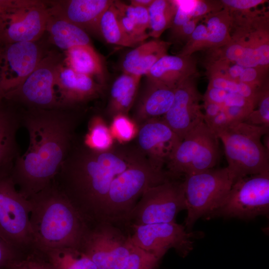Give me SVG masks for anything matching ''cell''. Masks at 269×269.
<instances>
[{
    "instance_id": "obj_14",
    "label": "cell",
    "mask_w": 269,
    "mask_h": 269,
    "mask_svg": "<svg viewBox=\"0 0 269 269\" xmlns=\"http://www.w3.org/2000/svg\"><path fill=\"white\" fill-rule=\"evenodd\" d=\"M49 15L48 2L37 0L0 10V45L37 41L46 31Z\"/></svg>"
},
{
    "instance_id": "obj_36",
    "label": "cell",
    "mask_w": 269,
    "mask_h": 269,
    "mask_svg": "<svg viewBox=\"0 0 269 269\" xmlns=\"http://www.w3.org/2000/svg\"><path fill=\"white\" fill-rule=\"evenodd\" d=\"M160 259L133 245L128 261L122 269H156Z\"/></svg>"
},
{
    "instance_id": "obj_25",
    "label": "cell",
    "mask_w": 269,
    "mask_h": 269,
    "mask_svg": "<svg viewBox=\"0 0 269 269\" xmlns=\"http://www.w3.org/2000/svg\"><path fill=\"white\" fill-rule=\"evenodd\" d=\"M64 53L65 65L78 73L92 77L104 85L106 80L104 66L93 45L74 46Z\"/></svg>"
},
{
    "instance_id": "obj_5",
    "label": "cell",
    "mask_w": 269,
    "mask_h": 269,
    "mask_svg": "<svg viewBox=\"0 0 269 269\" xmlns=\"http://www.w3.org/2000/svg\"><path fill=\"white\" fill-rule=\"evenodd\" d=\"M168 172L152 165L144 156L112 182L103 208V221L123 226L137 200L149 187L170 179Z\"/></svg>"
},
{
    "instance_id": "obj_40",
    "label": "cell",
    "mask_w": 269,
    "mask_h": 269,
    "mask_svg": "<svg viewBox=\"0 0 269 269\" xmlns=\"http://www.w3.org/2000/svg\"><path fill=\"white\" fill-rule=\"evenodd\" d=\"M176 5V11L174 17L171 31L181 27L192 19L191 12L195 5L196 0H174Z\"/></svg>"
},
{
    "instance_id": "obj_12",
    "label": "cell",
    "mask_w": 269,
    "mask_h": 269,
    "mask_svg": "<svg viewBox=\"0 0 269 269\" xmlns=\"http://www.w3.org/2000/svg\"><path fill=\"white\" fill-rule=\"evenodd\" d=\"M269 212V172L239 179L234 182L222 204L209 216L251 220Z\"/></svg>"
},
{
    "instance_id": "obj_16",
    "label": "cell",
    "mask_w": 269,
    "mask_h": 269,
    "mask_svg": "<svg viewBox=\"0 0 269 269\" xmlns=\"http://www.w3.org/2000/svg\"><path fill=\"white\" fill-rule=\"evenodd\" d=\"M47 52L37 41L0 47V102L24 80Z\"/></svg>"
},
{
    "instance_id": "obj_50",
    "label": "cell",
    "mask_w": 269,
    "mask_h": 269,
    "mask_svg": "<svg viewBox=\"0 0 269 269\" xmlns=\"http://www.w3.org/2000/svg\"><path fill=\"white\" fill-rule=\"evenodd\" d=\"M34 0H0V10L10 7L28 5Z\"/></svg>"
},
{
    "instance_id": "obj_44",
    "label": "cell",
    "mask_w": 269,
    "mask_h": 269,
    "mask_svg": "<svg viewBox=\"0 0 269 269\" xmlns=\"http://www.w3.org/2000/svg\"><path fill=\"white\" fill-rule=\"evenodd\" d=\"M199 20V19L192 18L179 28L171 31L173 39L179 41H187L195 30Z\"/></svg>"
},
{
    "instance_id": "obj_29",
    "label": "cell",
    "mask_w": 269,
    "mask_h": 269,
    "mask_svg": "<svg viewBox=\"0 0 269 269\" xmlns=\"http://www.w3.org/2000/svg\"><path fill=\"white\" fill-rule=\"evenodd\" d=\"M204 18L207 30L206 49H218L231 41L232 18L228 9L224 8Z\"/></svg>"
},
{
    "instance_id": "obj_21",
    "label": "cell",
    "mask_w": 269,
    "mask_h": 269,
    "mask_svg": "<svg viewBox=\"0 0 269 269\" xmlns=\"http://www.w3.org/2000/svg\"><path fill=\"white\" fill-rule=\"evenodd\" d=\"M21 126V109L7 101L0 102V178L10 175L20 155L16 135Z\"/></svg>"
},
{
    "instance_id": "obj_13",
    "label": "cell",
    "mask_w": 269,
    "mask_h": 269,
    "mask_svg": "<svg viewBox=\"0 0 269 269\" xmlns=\"http://www.w3.org/2000/svg\"><path fill=\"white\" fill-rule=\"evenodd\" d=\"M231 15V39L238 42L244 50V58L240 66L260 67L269 70V14L256 11L239 12Z\"/></svg>"
},
{
    "instance_id": "obj_26",
    "label": "cell",
    "mask_w": 269,
    "mask_h": 269,
    "mask_svg": "<svg viewBox=\"0 0 269 269\" xmlns=\"http://www.w3.org/2000/svg\"><path fill=\"white\" fill-rule=\"evenodd\" d=\"M46 31L51 42L64 51L74 46L92 45L90 37L85 31L50 13Z\"/></svg>"
},
{
    "instance_id": "obj_20",
    "label": "cell",
    "mask_w": 269,
    "mask_h": 269,
    "mask_svg": "<svg viewBox=\"0 0 269 269\" xmlns=\"http://www.w3.org/2000/svg\"><path fill=\"white\" fill-rule=\"evenodd\" d=\"M112 0H68L48 2L50 13L81 28L99 34V24Z\"/></svg>"
},
{
    "instance_id": "obj_47",
    "label": "cell",
    "mask_w": 269,
    "mask_h": 269,
    "mask_svg": "<svg viewBox=\"0 0 269 269\" xmlns=\"http://www.w3.org/2000/svg\"><path fill=\"white\" fill-rule=\"evenodd\" d=\"M234 106L249 108L254 110L256 105L238 94L228 92L223 107Z\"/></svg>"
},
{
    "instance_id": "obj_34",
    "label": "cell",
    "mask_w": 269,
    "mask_h": 269,
    "mask_svg": "<svg viewBox=\"0 0 269 269\" xmlns=\"http://www.w3.org/2000/svg\"><path fill=\"white\" fill-rule=\"evenodd\" d=\"M113 117L109 128L114 139L123 143L131 141L137 135L138 129L127 115L118 114Z\"/></svg>"
},
{
    "instance_id": "obj_51",
    "label": "cell",
    "mask_w": 269,
    "mask_h": 269,
    "mask_svg": "<svg viewBox=\"0 0 269 269\" xmlns=\"http://www.w3.org/2000/svg\"><path fill=\"white\" fill-rule=\"evenodd\" d=\"M153 0H132L130 4L133 5L148 8L152 3Z\"/></svg>"
},
{
    "instance_id": "obj_19",
    "label": "cell",
    "mask_w": 269,
    "mask_h": 269,
    "mask_svg": "<svg viewBox=\"0 0 269 269\" xmlns=\"http://www.w3.org/2000/svg\"><path fill=\"white\" fill-rule=\"evenodd\" d=\"M136 136L141 152L146 155L152 165L161 169L181 142L171 129L158 118L143 122Z\"/></svg>"
},
{
    "instance_id": "obj_37",
    "label": "cell",
    "mask_w": 269,
    "mask_h": 269,
    "mask_svg": "<svg viewBox=\"0 0 269 269\" xmlns=\"http://www.w3.org/2000/svg\"><path fill=\"white\" fill-rule=\"evenodd\" d=\"M114 4L121 13L130 18L141 31L147 33L149 28L148 8L127 4L123 2L114 0Z\"/></svg>"
},
{
    "instance_id": "obj_32",
    "label": "cell",
    "mask_w": 269,
    "mask_h": 269,
    "mask_svg": "<svg viewBox=\"0 0 269 269\" xmlns=\"http://www.w3.org/2000/svg\"><path fill=\"white\" fill-rule=\"evenodd\" d=\"M113 142L110 128L103 118L99 116L91 118L83 144L92 150L104 151L112 148Z\"/></svg>"
},
{
    "instance_id": "obj_39",
    "label": "cell",
    "mask_w": 269,
    "mask_h": 269,
    "mask_svg": "<svg viewBox=\"0 0 269 269\" xmlns=\"http://www.w3.org/2000/svg\"><path fill=\"white\" fill-rule=\"evenodd\" d=\"M207 30L204 24L197 25L178 55L191 56L201 50L206 49Z\"/></svg>"
},
{
    "instance_id": "obj_43",
    "label": "cell",
    "mask_w": 269,
    "mask_h": 269,
    "mask_svg": "<svg viewBox=\"0 0 269 269\" xmlns=\"http://www.w3.org/2000/svg\"><path fill=\"white\" fill-rule=\"evenodd\" d=\"M264 0H222L224 8L230 11L245 12L267 2Z\"/></svg>"
},
{
    "instance_id": "obj_4",
    "label": "cell",
    "mask_w": 269,
    "mask_h": 269,
    "mask_svg": "<svg viewBox=\"0 0 269 269\" xmlns=\"http://www.w3.org/2000/svg\"><path fill=\"white\" fill-rule=\"evenodd\" d=\"M269 127L245 122L232 124L216 134L222 142L227 166L234 182L251 175L269 172V150L262 142Z\"/></svg>"
},
{
    "instance_id": "obj_8",
    "label": "cell",
    "mask_w": 269,
    "mask_h": 269,
    "mask_svg": "<svg viewBox=\"0 0 269 269\" xmlns=\"http://www.w3.org/2000/svg\"><path fill=\"white\" fill-rule=\"evenodd\" d=\"M182 182L171 179L147 189L126 217L123 226L175 222L177 214L186 210Z\"/></svg>"
},
{
    "instance_id": "obj_17",
    "label": "cell",
    "mask_w": 269,
    "mask_h": 269,
    "mask_svg": "<svg viewBox=\"0 0 269 269\" xmlns=\"http://www.w3.org/2000/svg\"><path fill=\"white\" fill-rule=\"evenodd\" d=\"M196 76L188 78L175 88L173 103L162 118L180 141L204 121L200 104L203 96L198 90Z\"/></svg>"
},
{
    "instance_id": "obj_2",
    "label": "cell",
    "mask_w": 269,
    "mask_h": 269,
    "mask_svg": "<svg viewBox=\"0 0 269 269\" xmlns=\"http://www.w3.org/2000/svg\"><path fill=\"white\" fill-rule=\"evenodd\" d=\"M124 147L92 150L75 141L52 180L89 227L103 222L105 200L113 180L144 156Z\"/></svg>"
},
{
    "instance_id": "obj_49",
    "label": "cell",
    "mask_w": 269,
    "mask_h": 269,
    "mask_svg": "<svg viewBox=\"0 0 269 269\" xmlns=\"http://www.w3.org/2000/svg\"><path fill=\"white\" fill-rule=\"evenodd\" d=\"M204 101L203 108L205 110L204 121L207 124L217 115L224 108L219 104Z\"/></svg>"
},
{
    "instance_id": "obj_38",
    "label": "cell",
    "mask_w": 269,
    "mask_h": 269,
    "mask_svg": "<svg viewBox=\"0 0 269 269\" xmlns=\"http://www.w3.org/2000/svg\"><path fill=\"white\" fill-rule=\"evenodd\" d=\"M3 269H54L37 249L26 253Z\"/></svg>"
},
{
    "instance_id": "obj_30",
    "label": "cell",
    "mask_w": 269,
    "mask_h": 269,
    "mask_svg": "<svg viewBox=\"0 0 269 269\" xmlns=\"http://www.w3.org/2000/svg\"><path fill=\"white\" fill-rule=\"evenodd\" d=\"M113 2L100 18L99 34L108 43L124 47H135L139 44L132 39L123 29Z\"/></svg>"
},
{
    "instance_id": "obj_27",
    "label": "cell",
    "mask_w": 269,
    "mask_h": 269,
    "mask_svg": "<svg viewBox=\"0 0 269 269\" xmlns=\"http://www.w3.org/2000/svg\"><path fill=\"white\" fill-rule=\"evenodd\" d=\"M141 77L123 72L114 81L109 105V111L113 116L127 114L134 102Z\"/></svg>"
},
{
    "instance_id": "obj_15",
    "label": "cell",
    "mask_w": 269,
    "mask_h": 269,
    "mask_svg": "<svg viewBox=\"0 0 269 269\" xmlns=\"http://www.w3.org/2000/svg\"><path fill=\"white\" fill-rule=\"evenodd\" d=\"M133 244L161 259L170 249L179 255H187L193 247L195 234L175 222L149 224L130 228Z\"/></svg>"
},
{
    "instance_id": "obj_42",
    "label": "cell",
    "mask_w": 269,
    "mask_h": 269,
    "mask_svg": "<svg viewBox=\"0 0 269 269\" xmlns=\"http://www.w3.org/2000/svg\"><path fill=\"white\" fill-rule=\"evenodd\" d=\"M25 254L13 248L0 237V269L9 266Z\"/></svg>"
},
{
    "instance_id": "obj_7",
    "label": "cell",
    "mask_w": 269,
    "mask_h": 269,
    "mask_svg": "<svg viewBox=\"0 0 269 269\" xmlns=\"http://www.w3.org/2000/svg\"><path fill=\"white\" fill-rule=\"evenodd\" d=\"M219 139L201 122L178 144L167 163L171 177L190 175L214 167L220 158Z\"/></svg>"
},
{
    "instance_id": "obj_1",
    "label": "cell",
    "mask_w": 269,
    "mask_h": 269,
    "mask_svg": "<svg viewBox=\"0 0 269 269\" xmlns=\"http://www.w3.org/2000/svg\"><path fill=\"white\" fill-rule=\"evenodd\" d=\"M29 135L27 150L16 160L10 176L26 199L53 180L74 142L77 117L74 109H22Z\"/></svg>"
},
{
    "instance_id": "obj_9",
    "label": "cell",
    "mask_w": 269,
    "mask_h": 269,
    "mask_svg": "<svg viewBox=\"0 0 269 269\" xmlns=\"http://www.w3.org/2000/svg\"><path fill=\"white\" fill-rule=\"evenodd\" d=\"M28 199L18 191L10 175L0 178V237L23 253L36 249Z\"/></svg>"
},
{
    "instance_id": "obj_45",
    "label": "cell",
    "mask_w": 269,
    "mask_h": 269,
    "mask_svg": "<svg viewBox=\"0 0 269 269\" xmlns=\"http://www.w3.org/2000/svg\"><path fill=\"white\" fill-rule=\"evenodd\" d=\"M228 118L233 124L243 122L254 110L249 108L242 107H224Z\"/></svg>"
},
{
    "instance_id": "obj_41",
    "label": "cell",
    "mask_w": 269,
    "mask_h": 269,
    "mask_svg": "<svg viewBox=\"0 0 269 269\" xmlns=\"http://www.w3.org/2000/svg\"><path fill=\"white\" fill-rule=\"evenodd\" d=\"M224 8L221 0H196L191 12V17L192 18L200 19Z\"/></svg>"
},
{
    "instance_id": "obj_46",
    "label": "cell",
    "mask_w": 269,
    "mask_h": 269,
    "mask_svg": "<svg viewBox=\"0 0 269 269\" xmlns=\"http://www.w3.org/2000/svg\"><path fill=\"white\" fill-rule=\"evenodd\" d=\"M233 123L227 115L224 108L206 125L216 134L230 126Z\"/></svg>"
},
{
    "instance_id": "obj_35",
    "label": "cell",
    "mask_w": 269,
    "mask_h": 269,
    "mask_svg": "<svg viewBox=\"0 0 269 269\" xmlns=\"http://www.w3.org/2000/svg\"><path fill=\"white\" fill-rule=\"evenodd\" d=\"M243 122L255 126L269 127V83L261 89L255 109Z\"/></svg>"
},
{
    "instance_id": "obj_10",
    "label": "cell",
    "mask_w": 269,
    "mask_h": 269,
    "mask_svg": "<svg viewBox=\"0 0 269 269\" xmlns=\"http://www.w3.org/2000/svg\"><path fill=\"white\" fill-rule=\"evenodd\" d=\"M129 231L109 221L102 222L89 227L80 249L98 269H122L133 246Z\"/></svg>"
},
{
    "instance_id": "obj_31",
    "label": "cell",
    "mask_w": 269,
    "mask_h": 269,
    "mask_svg": "<svg viewBox=\"0 0 269 269\" xmlns=\"http://www.w3.org/2000/svg\"><path fill=\"white\" fill-rule=\"evenodd\" d=\"M176 11L174 0H153L148 8V36L158 39L165 30L171 27Z\"/></svg>"
},
{
    "instance_id": "obj_18",
    "label": "cell",
    "mask_w": 269,
    "mask_h": 269,
    "mask_svg": "<svg viewBox=\"0 0 269 269\" xmlns=\"http://www.w3.org/2000/svg\"><path fill=\"white\" fill-rule=\"evenodd\" d=\"M103 87L92 77L67 66L63 60L57 69L54 91L60 108L74 109L98 97Z\"/></svg>"
},
{
    "instance_id": "obj_28",
    "label": "cell",
    "mask_w": 269,
    "mask_h": 269,
    "mask_svg": "<svg viewBox=\"0 0 269 269\" xmlns=\"http://www.w3.org/2000/svg\"><path fill=\"white\" fill-rule=\"evenodd\" d=\"M54 269H98L80 249L62 247L37 249Z\"/></svg>"
},
{
    "instance_id": "obj_52",
    "label": "cell",
    "mask_w": 269,
    "mask_h": 269,
    "mask_svg": "<svg viewBox=\"0 0 269 269\" xmlns=\"http://www.w3.org/2000/svg\"><path fill=\"white\" fill-rule=\"evenodd\" d=\"M1 45H0V47L1 46Z\"/></svg>"
},
{
    "instance_id": "obj_33",
    "label": "cell",
    "mask_w": 269,
    "mask_h": 269,
    "mask_svg": "<svg viewBox=\"0 0 269 269\" xmlns=\"http://www.w3.org/2000/svg\"><path fill=\"white\" fill-rule=\"evenodd\" d=\"M208 75V86L220 89L228 93L238 94L257 105L262 88L236 82L218 74L209 73Z\"/></svg>"
},
{
    "instance_id": "obj_22",
    "label": "cell",
    "mask_w": 269,
    "mask_h": 269,
    "mask_svg": "<svg viewBox=\"0 0 269 269\" xmlns=\"http://www.w3.org/2000/svg\"><path fill=\"white\" fill-rule=\"evenodd\" d=\"M196 74V61L192 55L166 54L152 66L146 76L148 81L175 89Z\"/></svg>"
},
{
    "instance_id": "obj_6",
    "label": "cell",
    "mask_w": 269,
    "mask_h": 269,
    "mask_svg": "<svg viewBox=\"0 0 269 269\" xmlns=\"http://www.w3.org/2000/svg\"><path fill=\"white\" fill-rule=\"evenodd\" d=\"M234 183L227 167L211 168L187 175L182 182L187 216L185 227L189 231L201 217L209 216L228 196Z\"/></svg>"
},
{
    "instance_id": "obj_48",
    "label": "cell",
    "mask_w": 269,
    "mask_h": 269,
    "mask_svg": "<svg viewBox=\"0 0 269 269\" xmlns=\"http://www.w3.org/2000/svg\"><path fill=\"white\" fill-rule=\"evenodd\" d=\"M228 92L216 88L208 86L203 96V101L220 105L223 107Z\"/></svg>"
},
{
    "instance_id": "obj_3",
    "label": "cell",
    "mask_w": 269,
    "mask_h": 269,
    "mask_svg": "<svg viewBox=\"0 0 269 269\" xmlns=\"http://www.w3.org/2000/svg\"><path fill=\"white\" fill-rule=\"evenodd\" d=\"M28 200L36 249H80L89 226L53 181Z\"/></svg>"
},
{
    "instance_id": "obj_24",
    "label": "cell",
    "mask_w": 269,
    "mask_h": 269,
    "mask_svg": "<svg viewBox=\"0 0 269 269\" xmlns=\"http://www.w3.org/2000/svg\"><path fill=\"white\" fill-rule=\"evenodd\" d=\"M175 89L148 81L147 89L136 110L137 119L144 122L163 117L173 103Z\"/></svg>"
},
{
    "instance_id": "obj_23",
    "label": "cell",
    "mask_w": 269,
    "mask_h": 269,
    "mask_svg": "<svg viewBox=\"0 0 269 269\" xmlns=\"http://www.w3.org/2000/svg\"><path fill=\"white\" fill-rule=\"evenodd\" d=\"M171 45L170 42L158 39L141 43L125 55L122 64L123 72L146 76L152 66L167 54Z\"/></svg>"
},
{
    "instance_id": "obj_11",
    "label": "cell",
    "mask_w": 269,
    "mask_h": 269,
    "mask_svg": "<svg viewBox=\"0 0 269 269\" xmlns=\"http://www.w3.org/2000/svg\"><path fill=\"white\" fill-rule=\"evenodd\" d=\"M64 57L48 51L34 69L3 100L22 109L60 108L54 91L56 73Z\"/></svg>"
}]
</instances>
